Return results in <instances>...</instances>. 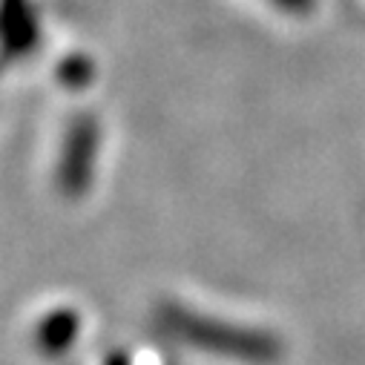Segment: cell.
Returning a JSON list of instances; mask_svg holds the SVG:
<instances>
[{"label":"cell","instance_id":"obj_1","mask_svg":"<svg viewBox=\"0 0 365 365\" xmlns=\"http://www.w3.org/2000/svg\"><path fill=\"white\" fill-rule=\"evenodd\" d=\"M158 325L170 336L185 339L193 348L219 351V354H242V356L262 354V345H259L256 336L225 328V325H219V322H213L202 314H193V311L178 308V305H161L158 308Z\"/></svg>","mask_w":365,"mask_h":365},{"label":"cell","instance_id":"obj_2","mask_svg":"<svg viewBox=\"0 0 365 365\" xmlns=\"http://www.w3.org/2000/svg\"><path fill=\"white\" fill-rule=\"evenodd\" d=\"M96 155H98V124L89 115H78L63 138L61 161H58V190L66 199H81L96 173Z\"/></svg>","mask_w":365,"mask_h":365},{"label":"cell","instance_id":"obj_3","mask_svg":"<svg viewBox=\"0 0 365 365\" xmlns=\"http://www.w3.org/2000/svg\"><path fill=\"white\" fill-rule=\"evenodd\" d=\"M78 331H81V319L75 311L69 308H58V311H49L38 331H35V342L43 354L49 356H61L72 348V342L78 339Z\"/></svg>","mask_w":365,"mask_h":365},{"label":"cell","instance_id":"obj_4","mask_svg":"<svg viewBox=\"0 0 365 365\" xmlns=\"http://www.w3.org/2000/svg\"><path fill=\"white\" fill-rule=\"evenodd\" d=\"M107 365H133V362H130L127 354H113V356L107 359Z\"/></svg>","mask_w":365,"mask_h":365}]
</instances>
